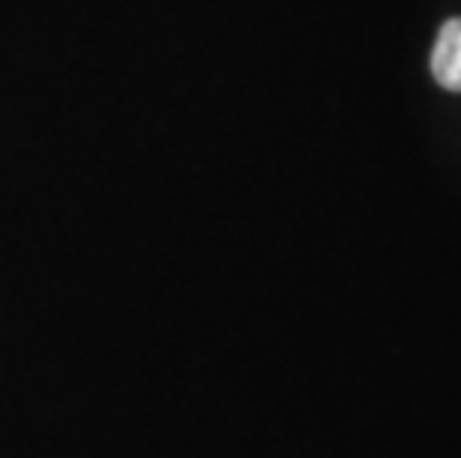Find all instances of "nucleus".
<instances>
[{
	"instance_id": "nucleus-1",
	"label": "nucleus",
	"mask_w": 461,
	"mask_h": 458,
	"mask_svg": "<svg viewBox=\"0 0 461 458\" xmlns=\"http://www.w3.org/2000/svg\"><path fill=\"white\" fill-rule=\"evenodd\" d=\"M431 75L449 93H461V18H449L431 48Z\"/></svg>"
}]
</instances>
